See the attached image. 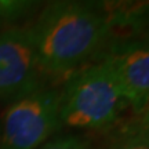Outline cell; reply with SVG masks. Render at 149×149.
Segmentation results:
<instances>
[{"mask_svg": "<svg viewBox=\"0 0 149 149\" xmlns=\"http://www.w3.org/2000/svg\"><path fill=\"white\" fill-rule=\"evenodd\" d=\"M39 149H90V146L77 135H62L44 142Z\"/></svg>", "mask_w": 149, "mask_h": 149, "instance_id": "52a82bcc", "label": "cell"}, {"mask_svg": "<svg viewBox=\"0 0 149 149\" xmlns=\"http://www.w3.org/2000/svg\"><path fill=\"white\" fill-rule=\"evenodd\" d=\"M42 73L29 29L0 32V100L15 101L42 88Z\"/></svg>", "mask_w": 149, "mask_h": 149, "instance_id": "277c9868", "label": "cell"}, {"mask_svg": "<svg viewBox=\"0 0 149 149\" xmlns=\"http://www.w3.org/2000/svg\"><path fill=\"white\" fill-rule=\"evenodd\" d=\"M61 126L59 91L39 88L11 101L0 122V149H39Z\"/></svg>", "mask_w": 149, "mask_h": 149, "instance_id": "3957f363", "label": "cell"}, {"mask_svg": "<svg viewBox=\"0 0 149 149\" xmlns=\"http://www.w3.org/2000/svg\"><path fill=\"white\" fill-rule=\"evenodd\" d=\"M111 29H138L149 19V0H112L102 8Z\"/></svg>", "mask_w": 149, "mask_h": 149, "instance_id": "8992f818", "label": "cell"}, {"mask_svg": "<svg viewBox=\"0 0 149 149\" xmlns=\"http://www.w3.org/2000/svg\"><path fill=\"white\" fill-rule=\"evenodd\" d=\"M86 1L91 3L93 6H95V7H97V8H98L100 11H102V8H104V7H105L108 3H111L112 0H86Z\"/></svg>", "mask_w": 149, "mask_h": 149, "instance_id": "8fae6325", "label": "cell"}, {"mask_svg": "<svg viewBox=\"0 0 149 149\" xmlns=\"http://www.w3.org/2000/svg\"><path fill=\"white\" fill-rule=\"evenodd\" d=\"M138 29H144V33H142V35H144V36H148V37H149V19L145 22V24H144V25H142L141 28H138Z\"/></svg>", "mask_w": 149, "mask_h": 149, "instance_id": "7c38bea8", "label": "cell"}, {"mask_svg": "<svg viewBox=\"0 0 149 149\" xmlns=\"http://www.w3.org/2000/svg\"><path fill=\"white\" fill-rule=\"evenodd\" d=\"M123 134H137L149 138V102L138 115H134V119L126 126Z\"/></svg>", "mask_w": 149, "mask_h": 149, "instance_id": "ba28073f", "label": "cell"}, {"mask_svg": "<svg viewBox=\"0 0 149 149\" xmlns=\"http://www.w3.org/2000/svg\"><path fill=\"white\" fill-rule=\"evenodd\" d=\"M36 0H0V18H13L28 10Z\"/></svg>", "mask_w": 149, "mask_h": 149, "instance_id": "9c48e42d", "label": "cell"}, {"mask_svg": "<svg viewBox=\"0 0 149 149\" xmlns=\"http://www.w3.org/2000/svg\"><path fill=\"white\" fill-rule=\"evenodd\" d=\"M127 107L116 77L104 62L74 70L59 91V122L70 128H108Z\"/></svg>", "mask_w": 149, "mask_h": 149, "instance_id": "7a4b0ae2", "label": "cell"}, {"mask_svg": "<svg viewBox=\"0 0 149 149\" xmlns=\"http://www.w3.org/2000/svg\"><path fill=\"white\" fill-rule=\"evenodd\" d=\"M112 149H149V138L137 134H123Z\"/></svg>", "mask_w": 149, "mask_h": 149, "instance_id": "30bf717a", "label": "cell"}, {"mask_svg": "<svg viewBox=\"0 0 149 149\" xmlns=\"http://www.w3.org/2000/svg\"><path fill=\"white\" fill-rule=\"evenodd\" d=\"M29 31L40 69L54 76L77 70L112 32L102 11L86 0H53Z\"/></svg>", "mask_w": 149, "mask_h": 149, "instance_id": "6da1fadb", "label": "cell"}, {"mask_svg": "<svg viewBox=\"0 0 149 149\" xmlns=\"http://www.w3.org/2000/svg\"><path fill=\"white\" fill-rule=\"evenodd\" d=\"M102 62L109 66L134 115L149 102V37L113 42Z\"/></svg>", "mask_w": 149, "mask_h": 149, "instance_id": "5b68a950", "label": "cell"}]
</instances>
